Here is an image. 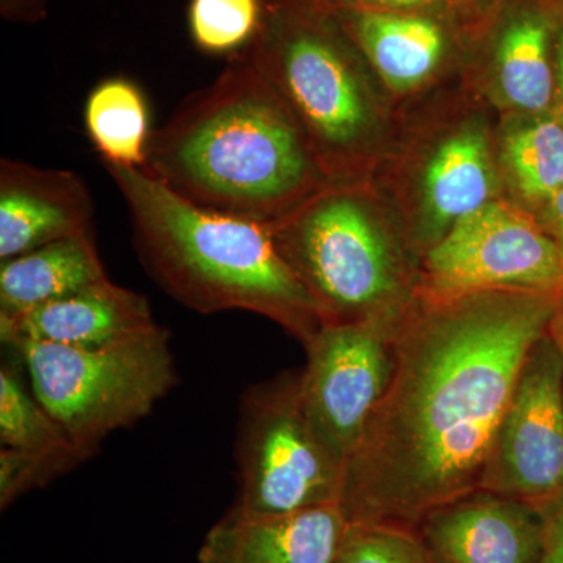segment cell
<instances>
[{
	"instance_id": "603a6c76",
	"label": "cell",
	"mask_w": 563,
	"mask_h": 563,
	"mask_svg": "<svg viewBox=\"0 0 563 563\" xmlns=\"http://www.w3.org/2000/svg\"><path fill=\"white\" fill-rule=\"evenodd\" d=\"M333 563H433L420 539L404 528L350 525Z\"/></svg>"
},
{
	"instance_id": "cb8c5ba5",
	"label": "cell",
	"mask_w": 563,
	"mask_h": 563,
	"mask_svg": "<svg viewBox=\"0 0 563 563\" xmlns=\"http://www.w3.org/2000/svg\"><path fill=\"white\" fill-rule=\"evenodd\" d=\"M77 451H22L2 448L0 451V504L10 506L18 496L43 487L70 466L85 461Z\"/></svg>"
},
{
	"instance_id": "d6986e66",
	"label": "cell",
	"mask_w": 563,
	"mask_h": 563,
	"mask_svg": "<svg viewBox=\"0 0 563 563\" xmlns=\"http://www.w3.org/2000/svg\"><path fill=\"white\" fill-rule=\"evenodd\" d=\"M85 128L103 163L131 168L146 165L150 109L133 81L122 77L101 81L88 96Z\"/></svg>"
},
{
	"instance_id": "7402d4cb",
	"label": "cell",
	"mask_w": 563,
	"mask_h": 563,
	"mask_svg": "<svg viewBox=\"0 0 563 563\" xmlns=\"http://www.w3.org/2000/svg\"><path fill=\"white\" fill-rule=\"evenodd\" d=\"M188 22L199 49L235 55L261 29L262 0H191Z\"/></svg>"
},
{
	"instance_id": "8fae6325",
	"label": "cell",
	"mask_w": 563,
	"mask_h": 563,
	"mask_svg": "<svg viewBox=\"0 0 563 563\" xmlns=\"http://www.w3.org/2000/svg\"><path fill=\"white\" fill-rule=\"evenodd\" d=\"M548 514L531 504L477 490L420 521L433 563H539Z\"/></svg>"
},
{
	"instance_id": "d4e9b609",
	"label": "cell",
	"mask_w": 563,
	"mask_h": 563,
	"mask_svg": "<svg viewBox=\"0 0 563 563\" xmlns=\"http://www.w3.org/2000/svg\"><path fill=\"white\" fill-rule=\"evenodd\" d=\"M51 0H0L3 20L16 24H36L47 16Z\"/></svg>"
},
{
	"instance_id": "4fadbf2b",
	"label": "cell",
	"mask_w": 563,
	"mask_h": 563,
	"mask_svg": "<svg viewBox=\"0 0 563 563\" xmlns=\"http://www.w3.org/2000/svg\"><path fill=\"white\" fill-rule=\"evenodd\" d=\"M157 324L146 296L107 277L81 290L18 314H0L3 343L36 342L92 347Z\"/></svg>"
},
{
	"instance_id": "3957f363",
	"label": "cell",
	"mask_w": 563,
	"mask_h": 563,
	"mask_svg": "<svg viewBox=\"0 0 563 563\" xmlns=\"http://www.w3.org/2000/svg\"><path fill=\"white\" fill-rule=\"evenodd\" d=\"M106 169L128 203L141 263L176 301L203 314H263L303 343L320 331L317 306L268 224L188 202L146 169L110 163Z\"/></svg>"
},
{
	"instance_id": "277c9868",
	"label": "cell",
	"mask_w": 563,
	"mask_h": 563,
	"mask_svg": "<svg viewBox=\"0 0 563 563\" xmlns=\"http://www.w3.org/2000/svg\"><path fill=\"white\" fill-rule=\"evenodd\" d=\"M41 406L85 455L152 412L177 383L169 333L155 324L92 347L13 344Z\"/></svg>"
},
{
	"instance_id": "f546056e",
	"label": "cell",
	"mask_w": 563,
	"mask_h": 563,
	"mask_svg": "<svg viewBox=\"0 0 563 563\" xmlns=\"http://www.w3.org/2000/svg\"><path fill=\"white\" fill-rule=\"evenodd\" d=\"M550 332L553 333L555 342L559 343V346H561L563 351V303L558 314H555L553 322H551Z\"/></svg>"
},
{
	"instance_id": "5b68a950",
	"label": "cell",
	"mask_w": 563,
	"mask_h": 563,
	"mask_svg": "<svg viewBox=\"0 0 563 563\" xmlns=\"http://www.w3.org/2000/svg\"><path fill=\"white\" fill-rule=\"evenodd\" d=\"M310 0H262V24L244 49L299 121L314 154L350 157L365 139L368 103L346 44Z\"/></svg>"
},
{
	"instance_id": "e0dca14e",
	"label": "cell",
	"mask_w": 563,
	"mask_h": 563,
	"mask_svg": "<svg viewBox=\"0 0 563 563\" xmlns=\"http://www.w3.org/2000/svg\"><path fill=\"white\" fill-rule=\"evenodd\" d=\"M558 11L539 5L515 14L496 44L504 98L532 117L555 114L554 32Z\"/></svg>"
},
{
	"instance_id": "2e32d148",
	"label": "cell",
	"mask_w": 563,
	"mask_h": 563,
	"mask_svg": "<svg viewBox=\"0 0 563 563\" xmlns=\"http://www.w3.org/2000/svg\"><path fill=\"white\" fill-rule=\"evenodd\" d=\"M374 68L396 90L421 84L442 60L446 40L429 18L358 9L340 14Z\"/></svg>"
},
{
	"instance_id": "d6a6232c",
	"label": "cell",
	"mask_w": 563,
	"mask_h": 563,
	"mask_svg": "<svg viewBox=\"0 0 563 563\" xmlns=\"http://www.w3.org/2000/svg\"><path fill=\"white\" fill-rule=\"evenodd\" d=\"M563 352V351H562Z\"/></svg>"
},
{
	"instance_id": "5bb4252c",
	"label": "cell",
	"mask_w": 563,
	"mask_h": 563,
	"mask_svg": "<svg viewBox=\"0 0 563 563\" xmlns=\"http://www.w3.org/2000/svg\"><path fill=\"white\" fill-rule=\"evenodd\" d=\"M340 504L252 517L235 512L213 526L201 563H333L347 531Z\"/></svg>"
},
{
	"instance_id": "9a60e30c",
	"label": "cell",
	"mask_w": 563,
	"mask_h": 563,
	"mask_svg": "<svg viewBox=\"0 0 563 563\" xmlns=\"http://www.w3.org/2000/svg\"><path fill=\"white\" fill-rule=\"evenodd\" d=\"M92 232L44 244L0 266V314H18L107 279Z\"/></svg>"
},
{
	"instance_id": "9c48e42d",
	"label": "cell",
	"mask_w": 563,
	"mask_h": 563,
	"mask_svg": "<svg viewBox=\"0 0 563 563\" xmlns=\"http://www.w3.org/2000/svg\"><path fill=\"white\" fill-rule=\"evenodd\" d=\"M481 490L547 514L563 501V352L550 331L526 358Z\"/></svg>"
},
{
	"instance_id": "52a82bcc",
	"label": "cell",
	"mask_w": 563,
	"mask_h": 563,
	"mask_svg": "<svg viewBox=\"0 0 563 563\" xmlns=\"http://www.w3.org/2000/svg\"><path fill=\"white\" fill-rule=\"evenodd\" d=\"M240 498L235 512L287 515L340 504L343 463L314 432L299 376L252 388L239 433Z\"/></svg>"
},
{
	"instance_id": "30bf717a",
	"label": "cell",
	"mask_w": 563,
	"mask_h": 563,
	"mask_svg": "<svg viewBox=\"0 0 563 563\" xmlns=\"http://www.w3.org/2000/svg\"><path fill=\"white\" fill-rule=\"evenodd\" d=\"M299 391L314 432L343 466L383 401L393 372V335L383 321L324 324L306 343Z\"/></svg>"
},
{
	"instance_id": "4dcf8cb0",
	"label": "cell",
	"mask_w": 563,
	"mask_h": 563,
	"mask_svg": "<svg viewBox=\"0 0 563 563\" xmlns=\"http://www.w3.org/2000/svg\"><path fill=\"white\" fill-rule=\"evenodd\" d=\"M310 2L314 3V5H340L346 7L352 5V3L361 2V0H310Z\"/></svg>"
},
{
	"instance_id": "6da1fadb",
	"label": "cell",
	"mask_w": 563,
	"mask_h": 563,
	"mask_svg": "<svg viewBox=\"0 0 563 563\" xmlns=\"http://www.w3.org/2000/svg\"><path fill=\"white\" fill-rule=\"evenodd\" d=\"M562 303L528 291L435 298L393 335L390 383L344 465L347 523L406 529L481 490L526 358Z\"/></svg>"
},
{
	"instance_id": "83f0119b",
	"label": "cell",
	"mask_w": 563,
	"mask_h": 563,
	"mask_svg": "<svg viewBox=\"0 0 563 563\" xmlns=\"http://www.w3.org/2000/svg\"><path fill=\"white\" fill-rule=\"evenodd\" d=\"M547 231L563 252V188L547 207Z\"/></svg>"
},
{
	"instance_id": "ffe728a7",
	"label": "cell",
	"mask_w": 563,
	"mask_h": 563,
	"mask_svg": "<svg viewBox=\"0 0 563 563\" xmlns=\"http://www.w3.org/2000/svg\"><path fill=\"white\" fill-rule=\"evenodd\" d=\"M506 162L517 190L547 209L563 188V124L558 114L533 117L514 131Z\"/></svg>"
},
{
	"instance_id": "44dd1931",
	"label": "cell",
	"mask_w": 563,
	"mask_h": 563,
	"mask_svg": "<svg viewBox=\"0 0 563 563\" xmlns=\"http://www.w3.org/2000/svg\"><path fill=\"white\" fill-rule=\"evenodd\" d=\"M0 442L3 448L13 450L77 451L84 454L9 368L0 372Z\"/></svg>"
},
{
	"instance_id": "ac0fdd59",
	"label": "cell",
	"mask_w": 563,
	"mask_h": 563,
	"mask_svg": "<svg viewBox=\"0 0 563 563\" xmlns=\"http://www.w3.org/2000/svg\"><path fill=\"white\" fill-rule=\"evenodd\" d=\"M424 203L435 228H448L490 202L493 174L487 140L465 129L440 144L426 168Z\"/></svg>"
},
{
	"instance_id": "7c38bea8",
	"label": "cell",
	"mask_w": 563,
	"mask_h": 563,
	"mask_svg": "<svg viewBox=\"0 0 563 563\" xmlns=\"http://www.w3.org/2000/svg\"><path fill=\"white\" fill-rule=\"evenodd\" d=\"M95 202L73 172L0 161V258L90 233Z\"/></svg>"
},
{
	"instance_id": "7a4b0ae2",
	"label": "cell",
	"mask_w": 563,
	"mask_h": 563,
	"mask_svg": "<svg viewBox=\"0 0 563 563\" xmlns=\"http://www.w3.org/2000/svg\"><path fill=\"white\" fill-rule=\"evenodd\" d=\"M306 132L242 51L152 133L143 169L188 202L272 224L318 180Z\"/></svg>"
},
{
	"instance_id": "4316f807",
	"label": "cell",
	"mask_w": 563,
	"mask_h": 563,
	"mask_svg": "<svg viewBox=\"0 0 563 563\" xmlns=\"http://www.w3.org/2000/svg\"><path fill=\"white\" fill-rule=\"evenodd\" d=\"M555 114L563 124V10L558 11L554 32Z\"/></svg>"
},
{
	"instance_id": "8992f818",
	"label": "cell",
	"mask_w": 563,
	"mask_h": 563,
	"mask_svg": "<svg viewBox=\"0 0 563 563\" xmlns=\"http://www.w3.org/2000/svg\"><path fill=\"white\" fill-rule=\"evenodd\" d=\"M268 228L282 258L313 299L322 325L380 321L377 312L398 295V263L357 196H321Z\"/></svg>"
},
{
	"instance_id": "ba28073f",
	"label": "cell",
	"mask_w": 563,
	"mask_h": 563,
	"mask_svg": "<svg viewBox=\"0 0 563 563\" xmlns=\"http://www.w3.org/2000/svg\"><path fill=\"white\" fill-rule=\"evenodd\" d=\"M439 299L485 291L563 295V252L542 222L504 202L455 222L426 258Z\"/></svg>"
},
{
	"instance_id": "f1b7e54d",
	"label": "cell",
	"mask_w": 563,
	"mask_h": 563,
	"mask_svg": "<svg viewBox=\"0 0 563 563\" xmlns=\"http://www.w3.org/2000/svg\"><path fill=\"white\" fill-rule=\"evenodd\" d=\"M369 5L388 7V9H407V7H417L428 0H363Z\"/></svg>"
},
{
	"instance_id": "484cf974",
	"label": "cell",
	"mask_w": 563,
	"mask_h": 563,
	"mask_svg": "<svg viewBox=\"0 0 563 563\" xmlns=\"http://www.w3.org/2000/svg\"><path fill=\"white\" fill-rule=\"evenodd\" d=\"M539 563H563V501L548 512L547 533Z\"/></svg>"
},
{
	"instance_id": "1f68e13d",
	"label": "cell",
	"mask_w": 563,
	"mask_h": 563,
	"mask_svg": "<svg viewBox=\"0 0 563 563\" xmlns=\"http://www.w3.org/2000/svg\"><path fill=\"white\" fill-rule=\"evenodd\" d=\"M543 5L550 7L554 11H562L563 0H543Z\"/></svg>"
}]
</instances>
